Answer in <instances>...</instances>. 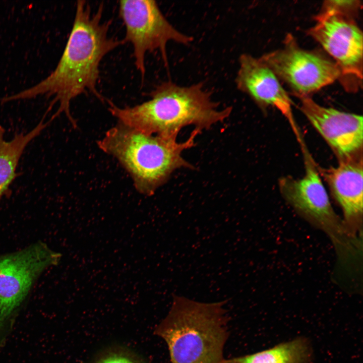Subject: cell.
<instances>
[{
	"label": "cell",
	"mask_w": 363,
	"mask_h": 363,
	"mask_svg": "<svg viewBox=\"0 0 363 363\" xmlns=\"http://www.w3.org/2000/svg\"><path fill=\"white\" fill-rule=\"evenodd\" d=\"M298 98L302 112L339 161L362 158V115L321 106L310 96Z\"/></svg>",
	"instance_id": "30bf717a"
},
{
	"label": "cell",
	"mask_w": 363,
	"mask_h": 363,
	"mask_svg": "<svg viewBox=\"0 0 363 363\" xmlns=\"http://www.w3.org/2000/svg\"><path fill=\"white\" fill-rule=\"evenodd\" d=\"M238 64L235 78L237 89L261 109L272 106L279 110L299 140L302 136L293 114L292 101L274 73L260 57L248 53L239 56Z\"/></svg>",
	"instance_id": "8fae6325"
},
{
	"label": "cell",
	"mask_w": 363,
	"mask_h": 363,
	"mask_svg": "<svg viewBox=\"0 0 363 363\" xmlns=\"http://www.w3.org/2000/svg\"><path fill=\"white\" fill-rule=\"evenodd\" d=\"M44 119L30 132L16 134L10 141L5 139V130L0 126V202L11 194V186L18 176L17 168L26 147L50 123Z\"/></svg>",
	"instance_id": "4fadbf2b"
},
{
	"label": "cell",
	"mask_w": 363,
	"mask_h": 363,
	"mask_svg": "<svg viewBox=\"0 0 363 363\" xmlns=\"http://www.w3.org/2000/svg\"><path fill=\"white\" fill-rule=\"evenodd\" d=\"M62 257L41 241L0 255L1 325L21 305L41 274L57 265Z\"/></svg>",
	"instance_id": "9c48e42d"
},
{
	"label": "cell",
	"mask_w": 363,
	"mask_h": 363,
	"mask_svg": "<svg viewBox=\"0 0 363 363\" xmlns=\"http://www.w3.org/2000/svg\"><path fill=\"white\" fill-rule=\"evenodd\" d=\"M201 132L194 129L186 141L179 142L118 123L105 133L97 145L128 171L139 193L149 196L176 169H194L182 155L196 145L195 139Z\"/></svg>",
	"instance_id": "3957f363"
},
{
	"label": "cell",
	"mask_w": 363,
	"mask_h": 363,
	"mask_svg": "<svg viewBox=\"0 0 363 363\" xmlns=\"http://www.w3.org/2000/svg\"><path fill=\"white\" fill-rule=\"evenodd\" d=\"M1 328H2V327H1V325H0V330H1Z\"/></svg>",
	"instance_id": "ac0fdd59"
},
{
	"label": "cell",
	"mask_w": 363,
	"mask_h": 363,
	"mask_svg": "<svg viewBox=\"0 0 363 363\" xmlns=\"http://www.w3.org/2000/svg\"><path fill=\"white\" fill-rule=\"evenodd\" d=\"M103 5L93 12L85 1L77 2L72 28L63 53L54 70L36 84L17 93L3 97V103L27 100L44 96L52 98L46 113L55 104L56 111L51 122L64 113L74 127L76 122L71 114V101L77 97L91 93L102 99L97 85L99 66L110 52L125 43L110 36L111 20H103Z\"/></svg>",
	"instance_id": "6da1fadb"
},
{
	"label": "cell",
	"mask_w": 363,
	"mask_h": 363,
	"mask_svg": "<svg viewBox=\"0 0 363 363\" xmlns=\"http://www.w3.org/2000/svg\"><path fill=\"white\" fill-rule=\"evenodd\" d=\"M260 58L298 97L310 96L341 77L332 59L302 48L291 34L286 36L281 48Z\"/></svg>",
	"instance_id": "52a82bcc"
},
{
	"label": "cell",
	"mask_w": 363,
	"mask_h": 363,
	"mask_svg": "<svg viewBox=\"0 0 363 363\" xmlns=\"http://www.w3.org/2000/svg\"><path fill=\"white\" fill-rule=\"evenodd\" d=\"M227 300L205 303L173 295L154 333L166 342L171 363H219L228 337Z\"/></svg>",
	"instance_id": "277c9868"
},
{
	"label": "cell",
	"mask_w": 363,
	"mask_h": 363,
	"mask_svg": "<svg viewBox=\"0 0 363 363\" xmlns=\"http://www.w3.org/2000/svg\"><path fill=\"white\" fill-rule=\"evenodd\" d=\"M318 169L342 211L345 226L353 235L362 237L358 235L362 236L363 225L362 158Z\"/></svg>",
	"instance_id": "7c38bea8"
},
{
	"label": "cell",
	"mask_w": 363,
	"mask_h": 363,
	"mask_svg": "<svg viewBox=\"0 0 363 363\" xmlns=\"http://www.w3.org/2000/svg\"><path fill=\"white\" fill-rule=\"evenodd\" d=\"M91 363H144L133 352L124 348H111L99 355Z\"/></svg>",
	"instance_id": "9a60e30c"
},
{
	"label": "cell",
	"mask_w": 363,
	"mask_h": 363,
	"mask_svg": "<svg viewBox=\"0 0 363 363\" xmlns=\"http://www.w3.org/2000/svg\"><path fill=\"white\" fill-rule=\"evenodd\" d=\"M312 356L308 340L298 337L253 354L224 358L219 363H311Z\"/></svg>",
	"instance_id": "5bb4252c"
},
{
	"label": "cell",
	"mask_w": 363,
	"mask_h": 363,
	"mask_svg": "<svg viewBox=\"0 0 363 363\" xmlns=\"http://www.w3.org/2000/svg\"><path fill=\"white\" fill-rule=\"evenodd\" d=\"M358 269V266L357 268H355V270L356 271ZM354 269H353V270H354ZM349 271L350 273L352 272V270H350V271H347V272H349Z\"/></svg>",
	"instance_id": "e0dca14e"
},
{
	"label": "cell",
	"mask_w": 363,
	"mask_h": 363,
	"mask_svg": "<svg viewBox=\"0 0 363 363\" xmlns=\"http://www.w3.org/2000/svg\"><path fill=\"white\" fill-rule=\"evenodd\" d=\"M361 8V4L359 1L329 0L323 3L320 12L338 13L355 18Z\"/></svg>",
	"instance_id": "2e32d148"
},
{
	"label": "cell",
	"mask_w": 363,
	"mask_h": 363,
	"mask_svg": "<svg viewBox=\"0 0 363 363\" xmlns=\"http://www.w3.org/2000/svg\"><path fill=\"white\" fill-rule=\"evenodd\" d=\"M150 99L133 106L120 107L108 101L109 111L118 123L143 133L177 140L181 130L193 125L202 132L220 123L232 108H219L202 82L182 86L171 81L158 85Z\"/></svg>",
	"instance_id": "7a4b0ae2"
},
{
	"label": "cell",
	"mask_w": 363,
	"mask_h": 363,
	"mask_svg": "<svg viewBox=\"0 0 363 363\" xmlns=\"http://www.w3.org/2000/svg\"><path fill=\"white\" fill-rule=\"evenodd\" d=\"M355 18L337 13H319L308 33L332 57L341 72L340 82L355 91L362 79V33Z\"/></svg>",
	"instance_id": "ba28073f"
},
{
	"label": "cell",
	"mask_w": 363,
	"mask_h": 363,
	"mask_svg": "<svg viewBox=\"0 0 363 363\" xmlns=\"http://www.w3.org/2000/svg\"><path fill=\"white\" fill-rule=\"evenodd\" d=\"M119 15L126 29L123 40L132 44L135 64L142 78L145 75L147 53L158 50L167 65L168 42L187 45L193 40L192 36L181 32L168 21L155 1H120Z\"/></svg>",
	"instance_id": "8992f818"
},
{
	"label": "cell",
	"mask_w": 363,
	"mask_h": 363,
	"mask_svg": "<svg viewBox=\"0 0 363 363\" xmlns=\"http://www.w3.org/2000/svg\"><path fill=\"white\" fill-rule=\"evenodd\" d=\"M305 172L301 178L290 176L279 180L283 198L303 218L330 237L339 262L349 263L362 251V238L353 235L334 210L323 184L319 169L304 141L299 143Z\"/></svg>",
	"instance_id": "5b68a950"
}]
</instances>
